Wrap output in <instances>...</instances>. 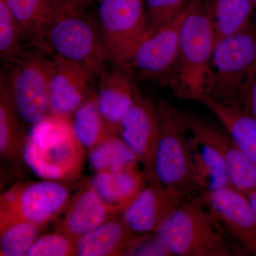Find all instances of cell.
<instances>
[{
  "mask_svg": "<svg viewBox=\"0 0 256 256\" xmlns=\"http://www.w3.org/2000/svg\"><path fill=\"white\" fill-rule=\"evenodd\" d=\"M72 130L78 142L89 150L106 139L110 130L99 112L96 92H90L88 97L70 117Z\"/></svg>",
  "mask_w": 256,
  "mask_h": 256,
  "instance_id": "25",
  "label": "cell"
},
{
  "mask_svg": "<svg viewBox=\"0 0 256 256\" xmlns=\"http://www.w3.org/2000/svg\"><path fill=\"white\" fill-rule=\"evenodd\" d=\"M216 42L242 31L252 22L256 10L247 0H204Z\"/></svg>",
  "mask_w": 256,
  "mask_h": 256,
  "instance_id": "24",
  "label": "cell"
},
{
  "mask_svg": "<svg viewBox=\"0 0 256 256\" xmlns=\"http://www.w3.org/2000/svg\"><path fill=\"white\" fill-rule=\"evenodd\" d=\"M216 36L204 0H190L178 41V62L168 88L182 100L207 94Z\"/></svg>",
  "mask_w": 256,
  "mask_h": 256,
  "instance_id": "2",
  "label": "cell"
},
{
  "mask_svg": "<svg viewBox=\"0 0 256 256\" xmlns=\"http://www.w3.org/2000/svg\"><path fill=\"white\" fill-rule=\"evenodd\" d=\"M4 82H0V156L14 166L24 162V150L28 136Z\"/></svg>",
  "mask_w": 256,
  "mask_h": 256,
  "instance_id": "23",
  "label": "cell"
},
{
  "mask_svg": "<svg viewBox=\"0 0 256 256\" xmlns=\"http://www.w3.org/2000/svg\"><path fill=\"white\" fill-rule=\"evenodd\" d=\"M87 183L106 204L121 214L146 186L148 181L142 170L136 166L116 173L96 172Z\"/></svg>",
  "mask_w": 256,
  "mask_h": 256,
  "instance_id": "20",
  "label": "cell"
},
{
  "mask_svg": "<svg viewBox=\"0 0 256 256\" xmlns=\"http://www.w3.org/2000/svg\"><path fill=\"white\" fill-rule=\"evenodd\" d=\"M118 133L142 166L148 182L156 183L154 163L160 134L156 105L140 92L134 104L121 120Z\"/></svg>",
  "mask_w": 256,
  "mask_h": 256,
  "instance_id": "12",
  "label": "cell"
},
{
  "mask_svg": "<svg viewBox=\"0 0 256 256\" xmlns=\"http://www.w3.org/2000/svg\"><path fill=\"white\" fill-rule=\"evenodd\" d=\"M8 64L1 80L23 122L34 126L50 114L52 58H46L41 52L26 50L18 60Z\"/></svg>",
  "mask_w": 256,
  "mask_h": 256,
  "instance_id": "6",
  "label": "cell"
},
{
  "mask_svg": "<svg viewBox=\"0 0 256 256\" xmlns=\"http://www.w3.org/2000/svg\"><path fill=\"white\" fill-rule=\"evenodd\" d=\"M184 112L190 134L214 146L223 156L232 186L245 194L256 190V166L226 130L192 111Z\"/></svg>",
  "mask_w": 256,
  "mask_h": 256,
  "instance_id": "13",
  "label": "cell"
},
{
  "mask_svg": "<svg viewBox=\"0 0 256 256\" xmlns=\"http://www.w3.org/2000/svg\"><path fill=\"white\" fill-rule=\"evenodd\" d=\"M195 193L148 182L121 213V218L134 233L156 234L170 216Z\"/></svg>",
  "mask_w": 256,
  "mask_h": 256,
  "instance_id": "11",
  "label": "cell"
},
{
  "mask_svg": "<svg viewBox=\"0 0 256 256\" xmlns=\"http://www.w3.org/2000/svg\"><path fill=\"white\" fill-rule=\"evenodd\" d=\"M250 4L254 6V9L256 10V0H247Z\"/></svg>",
  "mask_w": 256,
  "mask_h": 256,
  "instance_id": "34",
  "label": "cell"
},
{
  "mask_svg": "<svg viewBox=\"0 0 256 256\" xmlns=\"http://www.w3.org/2000/svg\"><path fill=\"white\" fill-rule=\"evenodd\" d=\"M148 18V35L181 13L190 0H144Z\"/></svg>",
  "mask_w": 256,
  "mask_h": 256,
  "instance_id": "30",
  "label": "cell"
},
{
  "mask_svg": "<svg viewBox=\"0 0 256 256\" xmlns=\"http://www.w3.org/2000/svg\"><path fill=\"white\" fill-rule=\"evenodd\" d=\"M42 228L26 220L0 218V256H26Z\"/></svg>",
  "mask_w": 256,
  "mask_h": 256,
  "instance_id": "27",
  "label": "cell"
},
{
  "mask_svg": "<svg viewBox=\"0 0 256 256\" xmlns=\"http://www.w3.org/2000/svg\"><path fill=\"white\" fill-rule=\"evenodd\" d=\"M149 239L150 234H138L131 230L119 215L76 240V256L130 255Z\"/></svg>",
  "mask_w": 256,
  "mask_h": 256,
  "instance_id": "18",
  "label": "cell"
},
{
  "mask_svg": "<svg viewBox=\"0 0 256 256\" xmlns=\"http://www.w3.org/2000/svg\"><path fill=\"white\" fill-rule=\"evenodd\" d=\"M239 107L256 120V63L242 86L239 98Z\"/></svg>",
  "mask_w": 256,
  "mask_h": 256,
  "instance_id": "31",
  "label": "cell"
},
{
  "mask_svg": "<svg viewBox=\"0 0 256 256\" xmlns=\"http://www.w3.org/2000/svg\"><path fill=\"white\" fill-rule=\"evenodd\" d=\"M246 194L247 195L248 198L249 203L252 207V214H254L256 222V190H252Z\"/></svg>",
  "mask_w": 256,
  "mask_h": 256,
  "instance_id": "33",
  "label": "cell"
},
{
  "mask_svg": "<svg viewBox=\"0 0 256 256\" xmlns=\"http://www.w3.org/2000/svg\"><path fill=\"white\" fill-rule=\"evenodd\" d=\"M70 191L62 182L18 183L1 195L0 218H16L43 228L64 212Z\"/></svg>",
  "mask_w": 256,
  "mask_h": 256,
  "instance_id": "9",
  "label": "cell"
},
{
  "mask_svg": "<svg viewBox=\"0 0 256 256\" xmlns=\"http://www.w3.org/2000/svg\"><path fill=\"white\" fill-rule=\"evenodd\" d=\"M50 58V114L70 118L92 92L90 84L98 77L80 64L60 56Z\"/></svg>",
  "mask_w": 256,
  "mask_h": 256,
  "instance_id": "14",
  "label": "cell"
},
{
  "mask_svg": "<svg viewBox=\"0 0 256 256\" xmlns=\"http://www.w3.org/2000/svg\"><path fill=\"white\" fill-rule=\"evenodd\" d=\"M201 192L230 236L256 256V222L247 195L233 186Z\"/></svg>",
  "mask_w": 256,
  "mask_h": 256,
  "instance_id": "16",
  "label": "cell"
},
{
  "mask_svg": "<svg viewBox=\"0 0 256 256\" xmlns=\"http://www.w3.org/2000/svg\"><path fill=\"white\" fill-rule=\"evenodd\" d=\"M188 144L201 191L232 186L223 156L214 146L194 137L188 131Z\"/></svg>",
  "mask_w": 256,
  "mask_h": 256,
  "instance_id": "22",
  "label": "cell"
},
{
  "mask_svg": "<svg viewBox=\"0 0 256 256\" xmlns=\"http://www.w3.org/2000/svg\"><path fill=\"white\" fill-rule=\"evenodd\" d=\"M85 150L74 136L70 118L50 114L32 126L24 160L43 180L72 181L82 174Z\"/></svg>",
  "mask_w": 256,
  "mask_h": 256,
  "instance_id": "3",
  "label": "cell"
},
{
  "mask_svg": "<svg viewBox=\"0 0 256 256\" xmlns=\"http://www.w3.org/2000/svg\"><path fill=\"white\" fill-rule=\"evenodd\" d=\"M160 134L154 163L156 183L192 192L201 191L188 144L185 112L169 100L156 104Z\"/></svg>",
  "mask_w": 256,
  "mask_h": 256,
  "instance_id": "4",
  "label": "cell"
},
{
  "mask_svg": "<svg viewBox=\"0 0 256 256\" xmlns=\"http://www.w3.org/2000/svg\"><path fill=\"white\" fill-rule=\"evenodd\" d=\"M47 53L80 64L98 78L110 64L92 13L63 16L47 31Z\"/></svg>",
  "mask_w": 256,
  "mask_h": 256,
  "instance_id": "7",
  "label": "cell"
},
{
  "mask_svg": "<svg viewBox=\"0 0 256 256\" xmlns=\"http://www.w3.org/2000/svg\"><path fill=\"white\" fill-rule=\"evenodd\" d=\"M96 92L99 112L106 126L118 132L121 120L140 94L137 78L126 64L110 63L98 76Z\"/></svg>",
  "mask_w": 256,
  "mask_h": 256,
  "instance_id": "15",
  "label": "cell"
},
{
  "mask_svg": "<svg viewBox=\"0 0 256 256\" xmlns=\"http://www.w3.org/2000/svg\"><path fill=\"white\" fill-rule=\"evenodd\" d=\"M156 234L166 255H248L228 233L201 191L184 202Z\"/></svg>",
  "mask_w": 256,
  "mask_h": 256,
  "instance_id": "1",
  "label": "cell"
},
{
  "mask_svg": "<svg viewBox=\"0 0 256 256\" xmlns=\"http://www.w3.org/2000/svg\"><path fill=\"white\" fill-rule=\"evenodd\" d=\"M18 24L24 44L47 53V31L63 16L56 0H4Z\"/></svg>",
  "mask_w": 256,
  "mask_h": 256,
  "instance_id": "19",
  "label": "cell"
},
{
  "mask_svg": "<svg viewBox=\"0 0 256 256\" xmlns=\"http://www.w3.org/2000/svg\"><path fill=\"white\" fill-rule=\"evenodd\" d=\"M64 16L78 15L87 12L94 0H56Z\"/></svg>",
  "mask_w": 256,
  "mask_h": 256,
  "instance_id": "32",
  "label": "cell"
},
{
  "mask_svg": "<svg viewBox=\"0 0 256 256\" xmlns=\"http://www.w3.org/2000/svg\"><path fill=\"white\" fill-rule=\"evenodd\" d=\"M18 24L5 3L0 0V56L6 63L14 62L26 52Z\"/></svg>",
  "mask_w": 256,
  "mask_h": 256,
  "instance_id": "28",
  "label": "cell"
},
{
  "mask_svg": "<svg viewBox=\"0 0 256 256\" xmlns=\"http://www.w3.org/2000/svg\"><path fill=\"white\" fill-rule=\"evenodd\" d=\"M90 166L96 172L116 173L140 166L137 158L118 132H112L88 150Z\"/></svg>",
  "mask_w": 256,
  "mask_h": 256,
  "instance_id": "26",
  "label": "cell"
},
{
  "mask_svg": "<svg viewBox=\"0 0 256 256\" xmlns=\"http://www.w3.org/2000/svg\"><path fill=\"white\" fill-rule=\"evenodd\" d=\"M64 212L56 232L74 242L114 217L121 215L106 204L88 183L74 195Z\"/></svg>",
  "mask_w": 256,
  "mask_h": 256,
  "instance_id": "17",
  "label": "cell"
},
{
  "mask_svg": "<svg viewBox=\"0 0 256 256\" xmlns=\"http://www.w3.org/2000/svg\"><path fill=\"white\" fill-rule=\"evenodd\" d=\"M76 256V242L57 232L38 236L26 254V256Z\"/></svg>",
  "mask_w": 256,
  "mask_h": 256,
  "instance_id": "29",
  "label": "cell"
},
{
  "mask_svg": "<svg viewBox=\"0 0 256 256\" xmlns=\"http://www.w3.org/2000/svg\"><path fill=\"white\" fill-rule=\"evenodd\" d=\"M186 12V6L176 18L152 32L122 63L132 69L136 78L168 87L178 62L180 30Z\"/></svg>",
  "mask_w": 256,
  "mask_h": 256,
  "instance_id": "10",
  "label": "cell"
},
{
  "mask_svg": "<svg viewBox=\"0 0 256 256\" xmlns=\"http://www.w3.org/2000/svg\"><path fill=\"white\" fill-rule=\"evenodd\" d=\"M256 63V15L242 31L216 42L206 95L224 105L239 106L242 86Z\"/></svg>",
  "mask_w": 256,
  "mask_h": 256,
  "instance_id": "5",
  "label": "cell"
},
{
  "mask_svg": "<svg viewBox=\"0 0 256 256\" xmlns=\"http://www.w3.org/2000/svg\"><path fill=\"white\" fill-rule=\"evenodd\" d=\"M220 121L256 166V120L239 106L224 105L206 94L198 99Z\"/></svg>",
  "mask_w": 256,
  "mask_h": 256,
  "instance_id": "21",
  "label": "cell"
},
{
  "mask_svg": "<svg viewBox=\"0 0 256 256\" xmlns=\"http://www.w3.org/2000/svg\"><path fill=\"white\" fill-rule=\"evenodd\" d=\"M92 13L110 63H124L148 33L144 0H94Z\"/></svg>",
  "mask_w": 256,
  "mask_h": 256,
  "instance_id": "8",
  "label": "cell"
}]
</instances>
